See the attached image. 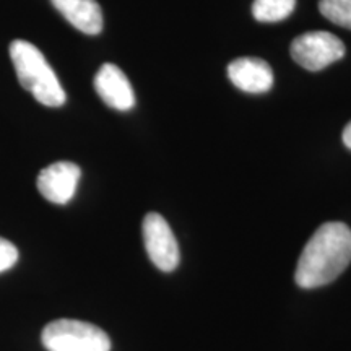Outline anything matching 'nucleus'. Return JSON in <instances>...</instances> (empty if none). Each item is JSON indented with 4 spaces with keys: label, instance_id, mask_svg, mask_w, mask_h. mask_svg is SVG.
<instances>
[{
    "label": "nucleus",
    "instance_id": "nucleus-8",
    "mask_svg": "<svg viewBox=\"0 0 351 351\" xmlns=\"http://www.w3.org/2000/svg\"><path fill=\"white\" fill-rule=\"evenodd\" d=\"M232 85L245 93H265L274 86V70L257 57H239L228 65Z\"/></svg>",
    "mask_w": 351,
    "mask_h": 351
},
{
    "label": "nucleus",
    "instance_id": "nucleus-9",
    "mask_svg": "<svg viewBox=\"0 0 351 351\" xmlns=\"http://www.w3.org/2000/svg\"><path fill=\"white\" fill-rule=\"evenodd\" d=\"M60 15L78 32L99 34L103 29V10L96 0H51Z\"/></svg>",
    "mask_w": 351,
    "mask_h": 351
},
{
    "label": "nucleus",
    "instance_id": "nucleus-3",
    "mask_svg": "<svg viewBox=\"0 0 351 351\" xmlns=\"http://www.w3.org/2000/svg\"><path fill=\"white\" fill-rule=\"evenodd\" d=\"M41 340L47 351H111V340L103 328L75 319L49 322Z\"/></svg>",
    "mask_w": 351,
    "mask_h": 351
},
{
    "label": "nucleus",
    "instance_id": "nucleus-1",
    "mask_svg": "<svg viewBox=\"0 0 351 351\" xmlns=\"http://www.w3.org/2000/svg\"><path fill=\"white\" fill-rule=\"evenodd\" d=\"M351 262V230L345 223H324L298 261L295 280L298 287L311 289L332 283Z\"/></svg>",
    "mask_w": 351,
    "mask_h": 351
},
{
    "label": "nucleus",
    "instance_id": "nucleus-12",
    "mask_svg": "<svg viewBox=\"0 0 351 351\" xmlns=\"http://www.w3.org/2000/svg\"><path fill=\"white\" fill-rule=\"evenodd\" d=\"M19 261V249L10 241L0 238V274L12 269Z\"/></svg>",
    "mask_w": 351,
    "mask_h": 351
},
{
    "label": "nucleus",
    "instance_id": "nucleus-11",
    "mask_svg": "<svg viewBox=\"0 0 351 351\" xmlns=\"http://www.w3.org/2000/svg\"><path fill=\"white\" fill-rule=\"evenodd\" d=\"M319 10L332 23L351 29V0H320Z\"/></svg>",
    "mask_w": 351,
    "mask_h": 351
},
{
    "label": "nucleus",
    "instance_id": "nucleus-7",
    "mask_svg": "<svg viewBox=\"0 0 351 351\" xmlns=\"http://www.w3.org/2000/svg\"><path fill=\"white\" fill-rule=\"evenodd\" d=\"M95 90L104 104L117 111H130L135 106V95L129 78L114 64H103L95 75Z\"/></svg>",
    "mask_w": 351,
    "mask_h": 351
},
{
    "label": "nucleus",
    "instance_id": "nucleus-4",
    "mask_svg": "<svg viewBox=\"0 0 351 351\" xmlns=\"http://www.w3.org/2000/svg\"><path fill=\"white\" fill-rule=\"evenodd\" d=\"M289 51L295 62L302 69L319 72L345 56V44L332 33L311 32L298 36Z\"/></svg>",
    "mask_w": 351,
    "mask_h": 351
},
{
    "label": "nucleus",
    "instance_id": "nucleus-13",
    "mask_svg": "<svg viewBox=\"0 0 351 351\" xmlns=\"http://www.w3.org/2000/svg\"><path fill=\"white\" fill-rule=\"evenodd\" d=\"M341 138H343L345 147H346V148H350V150H351V122H350L348 125L345 127L343 135H341Z\"/></svg>",
    "mask_w": 351,
    "mask_h": 351
},
{
    "label": "nucleus",
    "instance_id": "nucleus-10",
    "mask_svg": "<svg viewBox=\"0 0 351 351\" xmlns=\"http://www.w3.org/2000/svg\"><path fill=\"white\" fill-rule=\"evenodd\" d=\"M296 0H254L252 15L261 23H276L291 15Z\"/></svg>",
    "mask_w": 351,
    "mask_h": 351
},
{
    "label": "nucleus",
    "instance_id": "nucleus-5",
    "mask_svg": "<svg viewBox=\"0 0 351 351\" xmlns=\"http://www.w3.org/2000/svg\"><path fill=\"white\" fill-rule=\"evenodd\" d=\"M143 243L148 257L161 271H173L179 265L181 254L168 221L160 213H148L143 218Z\"/></svg>",
    "mask_w": 351,
    "mask_h": 351
},
{
    "label": "nucleus",
    "instance_id": "nucleus-2",
    "mask_svg": "<svg viewBox=\"0 0 351 351\" xmlns=\"http://www.w3.org/2000/svg\"><path fill=\"white\" fill-rule=\"evenodd\" d=\"M10 57L20 85L29 91L34 99L49 108L62 106L67 95L46 57L34 44L15 39L10 44Z\"/></svg>",
    "mask_w": 351,
    "mask_h": 351
},
{
    "label": "nucleus",
    "instance_id": "nucleus-6",
    "mask_svg": "<svg viewBox=\"0 0 351 351\" xmlns=\"http://www.w3.org/2000/svg\"><path fill=\"white\" fill-rule=\"evenodd\" d=\"M82 178L80 166L70 161H57L46 166L38 176V191L44 199L57 205H65L75 195Z\"/></svg>",
    "mask_w": 351,
    "mask_h": 351
}]
</instances>
